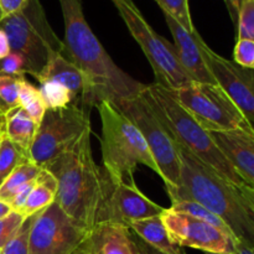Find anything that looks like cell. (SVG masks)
Returning a JSON list of instances; mask_svg holds the SVG:
<instances>
[{
	"label": "cell",
	"instance_id": "1",
	"mask_svg": "<svg viewBox=\"0 0 254 254\" xmlns=\"http://www.w3.org/2000/svg\"><path fill=\"white\" fill-rule=\"evenodd\" d=\"M64 24V55L86 78L81 106L87 109L103 101L113 104L133 98L146 84L129 76L114 64L84 17L81 0H59Z\"/></svg>",
	"mask_w": 254,
	"mask_h": 254
},
{
	"label": "cell",
	"instance_id": "2",
	"mask_svg": "<svg viewBox=\"0 0 254 254\" xmlns=\"http://www.w3.org/2000/svg\"><path fill=\"white\" fill-rule=\"evenodd\" d=\"M180 186L168 191L171 203L193 201L207 208L227 225L238 242L254 248V210L240 188L232 185L179 144Z\"/></svg>",
	"mask_w": 254,
	"mask_h": 254
},
{
	"label": "cell",
	"instance_id": "3",
	"mask_svg": "<svg viewBox=\"0 0 254 254\" xmlns=\"http://www.w3.org/2000/svg\"><path fill=\"white\" fill-rule=\"evenodd\" d=\"M44 169L56 179L62 210L88 232L98 223L104 196V171L93 159L91 128Z\"/></svg>",
	"mask_w": 254,
	"mask_h": 254
},
{
	"label": "cell",
	"instance_id": "4",
	"mask_svg": "<svg viewBox=\"0 0 254 254\" xmlns=\"http://www.w3.org/2000/svg\"><path fill=\"white\" fill-rule=\"evenodd\" d=\"M141 93L151 104L176 144L188 149L232 185L237 188L248 186L211 138L210 131L203 129L164 87L158 83L146 84Z\"/></svg>",
	"mask_w": 254,
	"mask_h": 254
},
{
	"label": "cell",
	"instance_id": "5",
	"mask_svg": "<svg viewBox=\"0 0 254 254\" xmlns=\"http://www.w3.org/2000/svg\"><path fill=\"white\" fill-rule=\"evenodd\" d=\"M102 123V161L107 174L116 181L134 183V171L145 165L160 176V170L139 129L112 102L97 104Z\"/></svg>",
	"mask_w": 254,
	"mask_h": 254
},
{
	"label": "cell",
	"instance_id": "6",
	"mask_svg": "<svg viewBox=\"0 0 254 254\" xmlns=\"http://www.w3.org/2000/svg\"><path fill=\"white\" fill-rule=\"evenodd\" d=\"M0 29L6 34L10 50L24 61V73L36 77L56 55L64 54V41L47 21L40 0H29L20 12L4 17Z\"/></svg>",
	"mask_w": 254,
	"mask_h": 254
},
{
	"label": "cell",
	"instance_id": "7",
	"mask_svg": "<svg viewBox=\"0 0 254 254\" xmlns=\"http://www.w3.org/2000/svg\"><path fill=\"white\" fill-rule=\"evenodd\" d=\"M146 87V86H145ZM116 107L139 129L160 170L166 191L180 186L181 164L178 145L143 93L116 103Z\"/></svg>",
	"mask_w": 254,
	"mask_h": 254
},
{
	"label": "cell",
	"instance_id": "8",
	"mask_svg": "<svg viewBox=\"0 0 254 254\" xmlns=\"http://www.w3.org/2000/svg\"><path fill=\"white\" fill-rule=\"evenodd\" d=\"M131 36L135 39L150 62L155 74V83L166 89H175L192 82L181 67L174 45L156 34L146 22L131 0H112Z\"/></svg>",
	"mask_w": 254,
	"mask_h": 254
},
{
	"label": "cell",
	"instance_id": "9",
	"mask_svg": "<svg viewBox=\"0 0 254 254\" xmlns=\"http://www.w3.org/2000/svg\"><path fill=\"white\" fill-rule=\"evenodd\" d=\"M166 91L207 131L253 129L218 84L192 81Z\"/></svg>",
	"mask_w": 254,
	"mask_h": 254
},
{
	"label": "cell",
	"instance_id": "10",
	"mask_svg": "<svg viewBox=\"0 0 254 254\" xmlns=\"http://www.w3.org/2000/svg\"><path fill=\"white\" fill-rule=\"evenodd\" d=\"M88 128L89 109L73 103L66 108L46 109L27 153L30 161L44 169L71 148Z\"/></svg>",
	"mask_w": 254,
	"mask_h": 254
},
{
	"label": "cell",
	"instance_id": "11",
	"mask_svg": "<svg viewBox=\"0 0 254 254\" xmlns=\"http://www.w3.org/2000/svg\"><path fill=\"white\" fill-rule=\"evenodd\" d=\"M86 233L55 201L32 215L29 254H73Z\"/></svg>",
	"mask_w": 254,
	"mask_h": 254
},
{
	"label": "cell",
	"instance_id": "12",
	"mask_svg": "<svg viewBox=\"0 0 254 254\" xmlns=\"http://www.w3.org/2000/svg\"><path fill=\"white\" fill-rule=\"evenodd\" d=\"M161 220L173 242L179 247L195 248L206 254H233L237 251L238 241L231 231L170 208L164 210Z\"/></svg>",
	"mask_w": 254,
	"mask_h": 254
},
{
	"label": "cell",
	"instance_id": "13",
	"mask_svg": "<svg viewBox=\"0 0 254 254\" xmlns=\"http://www.w3.org/2000/svg\"><path fill=\"white\" fill-rule=\"evenodd\" d=\"M164 210L146 197L135 183L116 181L104 171V196L98 223H118L129 228L135 221L160 216Z\"/></svg>",
	"mask_w": 254,
	"mask_h": 254
},
{
	"label": "cell",
	"instance_id": "14",
	"mask_svg": "<svg viewBox=\"0 0 254 254\" xmlns=\"http://www.w3.org/2000/svg\"><path fill=\"white\" fill-rule=\"evenodd\" d=\"M200 47L213 78L254 129V68H245L220 56L206 45L202 37Z\"/></svg>",
	"mask_w": 254,
	"mask_h": 254
},
{
	"label": "cell",
	"instance_id": "15",
	"mask_svg": "<svg viewBox=\"0 0 254 254\" xmlns=\"http://www.w3.org/2000/svg\"><path fill=\"white\" fill-rule=\"evenodd\" d=\"M164 16L174 37V49H175L176 57L186 73L195 82L217 84L203 59L200 47L201 36L197 30L195 32H189L168 14H164Z\"/></svg>",
	"mask_w": 254,
	"mask_h": 254
},
{
	"label": "cell",
	"instance_id": "16",
	"mask_svg": "<svg viewBox=\"0 0 254 254\" xmlns=\"http://www.w3.org/2000/svg\"><path fill=\"white\" fill-rule=\"evenodd\" d=\"M77 254H143L130 228L111 222L98 223L88 231Z\"/></svg>",
	"mask_w": 254,
	"mask_h": 254
},
{
	"label": "cell",
	"instance_id": "17",
	"mask_svg": "<svg viewBox=\"0 0 254 254\" xmlns=\"http://www.w3.org/2000/svg\"><path fill=\"white\" fill-rule=\"evenodd\" d=\"M210 135L241 178L254 189V129L210 131Z\"/></svg>",
	"mask_w": 254,
	"mask_h": 254
},
{
	"label": "cell",
	"instance_id": "18",
	"mask_svg": "<svg viewBox=\"0 0 254 254\" xmlns=\"http://www.w3.org/2000/svg\"><path fill=\"white\" fill-rule=\"evenodd\" d=\"M35 78L40 83L46 81L59 82L73 94L77 102L81 101L86 93L87 84L83 73L64 54H59L51 59Z\"/></svg>",
	"mask_w": 254,
	"mask_h": 254
},
{
	"label": "cell",
	"instance_id": "19",
	"mask_svg": "<svg viewBox=\"0 0 254 254\" xmlns=\"http://www.w3.org/2000/svg\"><path fill=\"white\" fill-rule=\"evenodd\" d=\"M131 232L143 242L164 254H185L169 236L160 216L135 221L129 226Z\"/></svg>",
	"mask_w": 254,
	"mask_h": 254
},
{
	"label": "cell",
	"instance_id": "20",
	"mask_svg": "<svg viewBox=\"0 0 254 254\" xmlns=\"http://www.w3.org/2000/svg\"><path fill=\"white\" fill-rule=\"evenodd\" d=\"M37 127L39 124L21 107H17L5 114V135L26 154L29 153Z\"/></svg>",
	"mask_w": 254,
	"mask_h": 254
},
{
	"label": "cell",
	"instance_id": "21",
	"mask_svg": "<svg viewBox=\"0 0 254 254\" xmlns=\"http://www.w3.org/2000/svg\"><path fill=\"white\" fill-rule=\"evenodd\" d=\"M57 181L50 171L41 169L36 178L34 188L25 202L24 207L20 211L24 217H30L39 211L44 210L56 201Z\"/></svg>",
	"mask_w": 254,
	"mask_h": 254
},
{
	"label": "cell",
	"instance_id": "22",
	"mask_svg": "<svg viewBox=\"0 0 254 254\" xmlns=\"http://www.w3.org/2000/svg\"><path fill=\"white\" fill-rule=\"evenodd\" d=\"M40 171H41V169L35 165L29 159L19 164L15 168V170L10 174L9 178L0 186V201H4L9 205L15 193L19 191V189L22 188L29 181L34 180L39 175Z\"/></svg>",
	"mask_w": 254,
	"mask_h": 254
},
{
	"label": "cell",
	"instance_id": "23",
	"mask_svg": "<svg viewBox=\"0 0 254 254\" xmlns=\"http://www.w3.org/2000/svg\"><path fill=\"white\" fill-rule=\"evenodd\" d=\"M24 74H7L0 72V113H9L20 107L19 92Z\"/></svg>",
	"mask_w": 254,
	"mask_h": 254
},
{
	"label": "cell",
	"instance_id": "24",
	"mask_svg": "<svg viewBox=\"0 0 254 254\" xmlns=\"http://www.w3.org/2000/svg\"><path fill=\"white\" fill-rule=\"evenodd\" d=\"M19 101L20 107L25 109L27 114L39 124L46 112V107H45L44 99H42L39 88L24 78L20 84Z\"/></svg>",
	"mask_w": 254,
	"mask_h": 254
},
{
	"label": "cell",
	"instance_id": "25",
	"mask_svg": "<svg viewBox=\"0 0 254 254\" xmlns=\"http://www.w3.org/2000/svg\"><path fill=\"white\" fill-rule=\"evenodd\" d=\"M46 109H61L77 103L73 94L62 86L61 83L55 81H46L40 83L39 88Z\"/></svg>",
	"mask_w": 254,
	"mask_h": 254
},
{
	"label": "cell",
	"instance_id": "26",
	"mask_svg": "<svg viewBox=\"0 0 254 254\" xmlns=\"http://www.w3.org/2000/svg\"><path fill=\"white\" fill-rule=\"evenodd\" d=\"M26 159H29L27 154L16 144L10 141L4 133L0 146V186L9 178L15 168Z\"/></svg>",
	"mask_w": 254,
	"mask_h": 254
},
{
	"label": "cell",
	"instance_id": "27",
	"mask_svg": "<svg viewBox=\"0 0 254 254\" xmlns=\"http://www.w3.org/2000/svg\"><path fill=\"white\" fill-rule=\"evenodd\" d=\"M170 210L175 211V212L188 213V215L192 216V217H196L198 218V220H202L205 221V222L211 223V225L216 226V227L231 231L230 228L227 227V225H226L220 217H217L215 213L208 211L207 208L203 207L202 205H200V203L197 202H193V201H180V202L171 203Z\"/></svg>",
	"mask_w": 254,
	"mask_h": 254
},
{
	"label": "cell",
	"instance_id": "28",
	"mask_svg": "<svg viewBox=\"0 0 254 254\" xmlns=\"http://www.w3.org/2000/svg\"><path fill=\"white\" fill-rule=\"evenodd\" d=\"M164 11L179 22L189 32H195L196 29L191 20L188 0H155Z\"/></svg>",
	"mask_w": 254,
	"mask_h": 254
},
{
	"label": "cell",
	"instance_id": "29",
	"mask_svg": "<svg viewBox=\"0 0 254 254\" xmlns=\"http://www.w3.org/2000/svg\"><path fill=\"white\" fill-rule=\"evenodd\" d=\"M237 39L254 40V0L242 4L237 16Z\"/></svg>",
	"mask_w": 254,
	"mask_h": 254
},
{
	"label": "cell",
	"instance_id": "30",
	"mask_svg": "<svg viewBox=\"0 0 254 254\" xmlns=\"http://www.w3.org/2000/svg\"><path fill=\"white\" fill-rule=\"evenodd\" d=\"M32 216L25 218L16 235L5 245L2 254H29V232Z\"/></svg>",
	"mask_w": 254,
	"mask_h": 254
},
{
	"label": "cell",
	"instance_id": "31",
	"mask_svg": "<svg viewBox=\"0 0 254 254\" xmlns=\"http://www.w3.org/2000/svg\"><path fill=\"white\" fill-rule=\"evenodd\" d=\"M24 216L17 211L12 210L5 217L0 218V248H4L5 245L14 237L20 230L25 221Z\"/></svg>",
	"mask_w": 254,
	"mask_h": 254
},
{
	"label": "cell",
	"instance_id": "32",
	"mask_svg": "<svg viewBox=\"0 0 254 254\" xmlns=\"http://www.w3.org/2000/svg\"><path fill=\"white\" fill-rule=\"evenodd\" d=\"M233 62L245 68H254V40L237 39L233 50Z\"/></svg>",
	"mask_w": 254,
	"mask_h": 254
},
{
	"label": "cell",
	"instance_id": "33",
	"mask_svg": "<svg viewBox=\"0 0 254 254\" xmlns=\"http://www.w3.org/2000/svg\"><path fill=\"white\" fill-rule=\"evenodd\" d=\"M0 72L7 74H25L24 61L17 54L10 52L4 60L0 61Z\"/></svg>",
	"mask_w": 254,
	"mask_h": 254
},
{
	"label": "cell",
	"instance_id": "34",
	"mask_svg": "<svg viewBox=\"0 0 254 254\" xmlns=\"http://www.w3.org/2000/svg\"><path fill=\"white\" fill-rule=\"evenodd\" d=\"M29 0H0V15L1 19L20 12L27 5Z\"/></svg>",
	"mask_w": 254,
	"mask_h": 254
},
{
	"label": "cell",
	"instance_id": "35",
	"mask_svg": "<svg viewBox=\"0 0 254 254\" xmlns=\"http://www.w3.org/2000/svg\"><path fill=\"white\" fill-rule=\"evenodd\" d=\"M10 52H11V50H10V44L6 34L0 29V61L4 60Z\"/></svg>",
	"mask_w": 254,
	"mask_h": 254
},
{
	"label": "cell",
	"instance_id": "36",
	"mask_svg": "<svg viewBox=\"0 0 254 254\" xmlns=\"http://www.w3.org/2000/svg\"><path fill=\"white\" fill-rule=\"evenodd\" d=\"M226 4H227L228 9H230V12H231V16H232L233 21L237 22V16H238V11H240L241 6H242V4L245 1H247V0H225Z\"/></svg>",
	"mask_w": 254,
	"mask_h": 254
},
{
	"label": "cell",
	"instance_id": "37",
	"mask_svg": "<svg viewBox=\"0 0 254 254\" xmlns=\"http://www.w3.org/2000/svg\"><path fill=\"white\" fill-rule=\"evenodd\" d=\"M134 237H135V242H136V245H138L139 250H140V252L143 254H164V253L159 252V251H156L155 248H153V247H150L149 245H146L145 242H143V241H141L139 237H136L135 235H134Z\"/></svg>",
	"mask_w": 254,
	"mask_h": 254
},
{
	"label": "cell",
	"instance_id": "38",
	"mask_svg": "<svg viewBox=\"0 0 254 254\" xmlns=\"http://www.w3.org/2000/svg\"><path fill=\"white\" fill-rule=\"evenodd\" d=\"M240 191L245 196L246 200L248 201L251 207L254 210V189L251 188V186H242V188H240Z\"/></svg>",
	"mask_w": 254,
	"mask_h": 254
},
{
	"label": "cell",
	"instance_id": "39",
	"mask_svg": "<svg viewBox=\"0 0 254 254\" xmlns=\"http://www.w3.org/2000/svg\"><path fill=\"white\" fill-rule=\"evenodd\" d=\"M233 254H254V248L248 247L243 243L237 242V251Z\"/></svg>",
	"mask_w": 254,
	"mask_h": 254
},
{
	"label": "cell",
	"instance_id": "40",
	"mask_svg": "<svg viewBox=\"0 0 254 254\" xmlns=\"http://www.w3.org/2000/svg\"><path fill=\"white\" fill-rule=\"evenodd\" d=\"M12 211V208L10 207V205H7L4 201H0V218L5 217L7 213H10Z\"/></svg>",
	"mask_w": 254,
	"mask_h": 254
},
{
	"label": "cell",
	"instance_id": "41",
	"mask_svg": "<svg viewBox=\"0 0 254 254\" xmlns=\"http://www.w3.org/2000/svg\"><path fill=\"white\" fill-rule=\"evenodd\" d=\"M5 126V116L2 113H0V128Z\"/></svg>",
	"mask_w": 254,
	"mask_h": 254
},
{
	"label": "cell",
	"instance_id": "42",
	"mask_svg": "<svg viewBox=\"0 0 254 254\" xmlns=\"http://www.w3.org/2000/svg\"><path fill=\"white\" fill-rule=\"evenodd\" d=\"M4 127L2 128H0V146H1V140H2V136H4Z\"/></svg>",
	"mask_w": 254,
	"mask_h": 254
},
{
	"label": "cell",
	"instance_id": "43",
	"mask_svg": "<svg viewBox=\"0 0 254 254\" xmlns=\"http://www.w3.org/2000/svg\"><path fill=\"white\" fill-rule=\"evenodd\" d=\"M0 254H2V250H1V248H0Z\"/></svg>",
	"mask_w": 254,
	"mask_h": 254
},
{
	"label": "cell",
	"instance_id": "44",
	"mask_svg": "<svg viewBox=\"0 0 254 254\" xmlns=\"http://www.w3.org/2000/svg\"><path fill=\"white\" fill-rule=\"evenodd\" d=\"M0 21H1V15H0Z\"/></svg>",
	"mask_w": 254,
	"mask_h": 254
},
{
	"label": "cell",
	"instance_id": "45",
	"mask_svg": "<svg viewBox=\"0 0 254 254\" xmlns=\"http://www.w3.org/2000/svg\"><path fill=\"white\" fill-rule=\"evenodd\" d=\"M73 254H77V252H74V253H73Z\"/></svg>",
	"mask_w": 254,
	"mask_h": 254
}]
</instances>
